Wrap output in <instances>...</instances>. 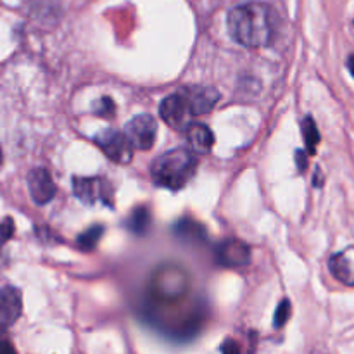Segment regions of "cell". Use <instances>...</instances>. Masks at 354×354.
Listing matches in <instances>:
<instances>
[{
  "label": "cell",
  "mask_w": 354,
  "mask_h": 354,
  "mask_svg": "<svg viewBox=\"0 0 354 354\" xmlns=\"http://www.w3.org/2000/svg\"><path fill=\"white\" fill-rule=\"evenodd\" d=\"M149 225H151V213L145 206L135 207L127 221V227L137 235H144L149 230Z\"/></svg>",
  "instance_id": "cell-15"
},
{
  "label": "cell",
  "mask_w": 354,
  "mask_h": 354,
  "mask_svg": "<svg viewBox=\"0 0 354 354\" xmlns=\"http://www.w3.org/2000/svg\"><path fill=\"white\" fill-rule=\"evenodd\" d=\"M289 317H290V303L287 299H283L282 303L279 304V308H277L275 318H273V325H275L277 328H282L283 325L289 322Z\"/></svg>",
  "instance_id": "cell-18"
},
{
  "label": "cell",
  "mask_w": 354,
  "mask_h": 354,
  "mask_svg": "<svg viewBox=\"0 0 354 354\" xmlns=\"http://www.w3.org/2000/svg\"><path fill=\"white\" fill-rule=\"evenodd\" d=\"M296 161H297V168H299V171H304V169L308 168V159L303 151L296 152Z\"/></svg>",
  "instance_id": "cell-23"
},
{
  "label": "cell",
  "mask_w": 354,
  "mask_h": 354,
  "mask_svg": "<svg viewBox=\"0 0 354 354\" xmlns=\"http://www.w3.org/2000/svg\"><path fill=\"white\" fill-rule=\"evenodd\" d=\"M12 235H14V221L12 218L7 216L6 220L0 223V249H2V245H6V242L9 241Z\"/></svg>",
  "instance_id": "cell-20"
},
{
  "label": "cell",
  "mask_w": 354,
  "mask_h": 354,
  "mask_svg": "<svg viewBox=\"0 0 354 354\" xmlns=\"http://www.w3.org/2000/svg\"><path fill=\"white\" fill-rule=\"evenodd\" d=\"M328 270L339 282L354 287V245L332 256L328 259Z\"/></svg>",
  "instance_id": "cell-12"
},
{
  "label": "cell",
  "mask_w": 354,
  "mask_h": 354,
  "mask_svg": "<svg viewBox=\"0 0 354 354\" xmlns=\"http://www.w3.org/2000/svg\"><path fill=\"white\" fill-rule=\"evenodd\" d=\"M214 258L225 268H241L251 261V248L239 239H227L216 245Z\"/></svg>",
  "instance_id": "cell-8"
},
{
  "label": "cell",
  "mask_w": 354,
  "mask_h": 354,
  "mask_svg": "<svg viewBox=\"0 0 354 354\" xmlns=\"http://www.w3.org/2000/svg\"><path fill=\"white\" fill-rule=\"evenodd\" d=\"M95 144L102 149L104 154L116 165H128L133 158V145L128 140L124 131L102 130L95 135Z\"/></svg>",
  "instance_id": "cell-6"
},
{
  "label": "cell",
  "mask_w": 354,
  "mask_h": 354,
  "mask_svg": "<svg viewBox=\"0 0 354 354\" xmlns=\"http://www.w3.org/2000/svg\"><path fill=\"white\" fill-rule=\"evenodd\" d=\"M348 68H349V73L354 76V55H349L348 59Z\"/></svg>",
  "instance_id": "cell-24"
},
{
  "label": "cell",
  "mask_w": 354,
  "mask_h": 354,
  "mask_svg": "<svg viewBox=\"0 0 354 354\" xmlns=\"http://www.w3.org/2000/svg\"><path fill=\"white\" fill-rule=\"evenodd\" d=\"M114 111H116L114 109V102H113V99H109V97H102V99H100L95 106V113L99 114V116H104V118L113 116Z\"/></svg>",
  "instance_id": "cell-19"
},
{
  "label": "cell",
  "mask_w": 354,
  "mask_h": 354,
  "mask_svg": "<svg viewBox=\"0 0 354 354\" xmlns=\"http://www.w3.org/2000/svg\"><path fill=\"white\" fill-rule=\"evenodd\" d=\"M102 234H104L102 225H93V227H90L88 230L83 232V234L80 235L76 244H78V248L82 249V251L90 252L97 248L99 241L102 239Z\"/></svg>",
  "instance_id": "cell-16"
},
{
  "label": "cell",
  "mask_w": 354,
  "mask_h": 354,
  "mask_svg": "<svg viewBox=\"0 0 354 354\" xmlns=\"http://www.w3.org/2000/svg\"><path fill=\"white\" fill-rule=\"evenodd\" d=\"M173 232H175L176 237L185 242H192V244L206 241V228L192 218H183V220L176 221Z\"/></svg>",
  "instance_id": "cell-14"
},
{
  "label": "cell",
  "mask_w": 354,
  "mask_h": 354,
  "mask_svg": "<svg viewBox=\"0 0 354 354\" xmlns=\"http://www.w3.org/2000/svg\"><path fill=\"white\" fill-rule=\"evenodd\" d=\"M0 354H17V351L12 342L7 341V339H0Z\"/></svg>",
  "instance_id": "cell-22"
},
{
  "label": "cell",
  "mask_w": 354,
  "mask_h": 354,
  "mask_svg": "<svg viewBox=\"0 0 354 354\" xmlns=\"http://www.w3.org/2000/svg\"><path fill=\"white\" fill-rule=\"evenodd\" d=\"M159 114L165 120V123L176 131H187V128L192 124V118H196L190 109L189 100L180 90L162 100Z\"/></svg>",
  "instance_id": "cell-5"
},
{
  "label": "cell",
  "mask_w": 354,
  "mask_h": 354,
  "mask_svg": "<svg viewBox=\"0 0 354 354\" xmlns=\"http://www.w3.org/2000/svg\"><path fill=\"white\" fill-rule=\"evenodd\" d=\"M23 311V296L21 290L12 286L0 289V334L9 330L21 317Z\"/></svg>",
  "instance_id": "cell-9"
},
{
  "label": "cell",
  "mask_w": 354,
  "mask_h": 354,
  "mask_svg": "<svg viewBox=\"0 0 354 354\" xmlns=\"http://www.w3.org/2000/svg\"><path fill=\"white\" fill-rule=\"evenodd\" d=\"M73 190L75 196L86 206L102 204L106 207H113L114 204L113 185L102 176H75Z\"/></svg>",
  "instance_id": "cell-4"
},
{
  "label": "cell",
  "mask_w": 354,
  "mask_h": 354,
  "mask_svg": "<svg viewBox=\"0 0 354 354\" xmlns=\"http://www.w3.org/2000/svg\"><path fill=\"white\" fill-rule=\"evenodd\" d=\"M196 152L189 149H173L154 159L151 166V176L156 185L169 190H182L197 171Z\"/></svg>",
  "instance_id": "cell-3"
},
{
  "label": "cell",
  "mask_w": 354,
  "mask_h": 354,
  "mask_svg": "<svg viewBox=\"0 0 354 354\" xmlns=\"http://www.w3.org/2000/svg\"><path fill=\"white\" fill-rule=\"evenodd\" d=\"M228 31L232 38L244 47H266L272 44L275 35V14L266 3H244L228 14Z\"/></svg>",
  "instance_id": "cell-2"
},
{
  "label": "cell",
  "mask_w": 354,
  "mask_h": 354,
  "mask_svg": "<svg viewBox=\"0 0 354 354\" xmlns=\"http://www.w3.org/2000/svg\"><path fill=\"white\" fill-rule=\"evenodd\" d=\"M187 142H189L190 149L199 154H207L214 145V135L206 124L192 123L187 128Z\"/></svg>",
  "instance_id": "cell-13"
},
{
  "label": "cell",
  "mask_w": 354,
  "mask_h": 354,
  "mask_svg": "<svg viewBox=\"0 0 354 354\" xmlns=\"http://www.w3.org/2000/svg\"><path fill=\"white\" fill-rule=\"evenodd\" d=\"M190 275L175 263L161 265L151 275L145 290V313L158 322L168 310L190 303Z\"/></svg>",
  "instance_id": "cell-1"
},
{
  "label": "cell",
  "mask_w": 354,
  "mask_h": 354,
  "mask_svg": "<svg viewBox=\"0 0 354 354\" xmlns=\"http://www.w3.org/2000/svg\"><path fill=\"white\" fill-rule=\"evenodd\" d=\"M180 92L189 100L194 116H203V114L209 113L216 106L218 100H220V92L216 88H213V86L189 85L183 86Z\"/></svg>",
  "instance_id": "cell-10"
},
{
  "label": "cell",
  "mask_w": 354,
  "mask_h": 354,
  "mask_svg": "<svg viewBox=\"0 0 354 354\" xmlns=\"http://www.w3.org/2000/svg\"><path fill=\"white\" fill-rule=\"evenodd\" d=\"M221 353L223 354H242V348L237 341L234 339H227L221 346Z\"/></svg>",
  "instance_id": "cell-21"
},
{
  "label": "cell",
  "mask_w": 354,
  "mask_h": 354,
  "mask_svg": "<svg viewBox=\"0 0 354 354\" xmlns=\"http://www.w3.org/2000/svg\"><path fill=\"white\" fill-rule=\"evenodd\" d=\"M2 159H3L2 158V149H0V165H2Z\"/></svg>",
  "instance_id": "cell-25"
},
{
  "label": "cell",
  "mask_w": 354,
  "mask_h": 354,
  "mask_svg": "<svg viewBox=\"0 0 354 354\" xmlns=\"http://www.w3.org/2000/svg\"><path fill=\"white\" fill-rule=\"evenodd\" d=\"M303 135L304 142H306L308 152H310V154H315V152H317V145L320 144V131H318L317 123H315L310 116L303 121Z\"/></svg>",
  "instance_id": "cell-17"
},
{
  "label": "cell",
  "mask_w": 354,
  "mask_h": 354,
  "mask_svg": "<svg viewBox=\"0 0 354 354\" xmlns=\"http://www.w3.org/2000/svg\"><path fill=\"white\" fill-rule=\"evenodd\" d=\"M128 140L131 142L133 149L138 151H149L154 145L156 135H158V123L151 114H138L128 121L124 128Z\"/></svg>",
  "instance_id": "cell-7"
},
{
  "label": "cell",
  "mask_w": 354,
  "mask_h": 354,
  "mask_svg": "<svg viewBox=\"0 0 354 354\" xmlns=\"http://www.w3.org/2000/svg\"><path fill=\"white\" fill-rule=\"evenodd\" d=\"M28 189L35 204L45 206L55 196V183L45 168H35L28 173Z\"/></svg>",
  "instance_id": "cell-11"
}]
</instances>
